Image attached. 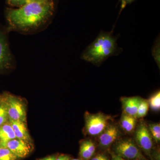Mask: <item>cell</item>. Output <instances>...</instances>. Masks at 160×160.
Returning a JSON list of instances; mask_svg holds the SVG:
<instances>
[{
	"instance_id": "obj_1",
	"label": "cell",
	"mask_w": 160,
	"mask_h": 160,
	"mask_svg": "<svg viewBox=\"0 0 160 160\" xmlns=\"http://www.w3.org/2000/svg\"><path fill=\"white\" fill-rule=\"evenodd\" d=\"M54 11L52 0H38L17 9L8 8L6 12L8 29L25 33L37 31L47 25Z\"/></svg>"
},
{
	"instance_id": "obj_2",
	"label": "cell",
	"mask_w": 160,
	"mask_h": 160,
	"mask_svg": "<svg viewBox=\"0 0 160 160\" xmlns=\"http://www.w3.org/2000/svg\"><path fill=\"white\" fill-rule=\"evenodd\" d=\"M117 39L112 32H101L83 52L82 58L95 65H101L108 58L119 53Z\"/></svg>"
},
{
	"instance_id": "obj_3",
	"label": "cell",
	"mask_w": 160,
	"mask_h": 160,
	"mask_svg": "<svg viewBox=\"0 0 160 160\" xmlns=\"http://www.w3.org/2000/svg\"><path fill=\"white\" fill-rule=\"evenodd\" d=\"M2 99L6 104L9 119L26 123V106L22 99L8 94Z\"/></svg>"
},
{
	"instance_id": "obj_4",
	"label": "cell",
	"mask_w": 160,
	"mask_h": 160,
	"mask_svg": "<svg viewBox=\"0 0 160 160\" xmlns=\"http://www.w3.org/2000/svg\"><path fill=\"white\" fill-rule=\"evenodd\" d=\"M110 117L103 113L92 114L86 112L85 115L86 129L89 135H100L109 126Z\"/></svg>"
},
{
	"instance_id": "obj_5",
	"label": "cell",
	"mask_w": 160,
	"mask_h": 160,
	"mask_svg": "<svg viewBox=\"0 0 160 160\" xmlns=\"http://www.w3.org/2000/svg\"><path fill=\"white\" fill-rule=\"evenodd\" d=\"M118 156L128 160L144 159V158L136 144L131 139L122 140L115 147Z\"/></svg>"
},
{
	"instance_id": "obj_6",
	"label": "cell",
	"mask_w": 160,
	"mask_h": 160,
	"mask_svg": "<svg viewBox=\"0 0 160 160\" xmlns=\"http://www.w3.org/2000/svg\"><path fill=\"white\" fill-rule=\"evenodd\" d=\"M13 58L6 32L0 28V72L11 68Z\"/></svg>"
},
{
	"instance_id": "obj_7",
	"label": "cell",
	"mask_w": 160,
	"mask_h": 160,
	"mask_svg": "<svg viewBox=\"0 0 160 160\" xmlns=\"http://www.w3.org/2000/svg\"><path fill=\"white\" fill-rule=\"evenodd\" d=\"M135 139L138 145L145 153L150 156L152 146V138L149 129L145 124H140L136 132Z\"/></svg>"
},
{
	"instance_id": "obj_8",
	"label": "cell",
	"mask_w": 160,
	"mask_h": 160,
	"mask_svg": "<svg viewBox=\"0 0 160 160\" xmlns=\"http://www.w3.org/2000/svg\"><path fill=\"white\" fill-rule=\"evenodd\" d=\"M5 147L9 149L18 159L26 158L31 151V143L18 138L9 141Z\"/></svg>"
},
{
	"instance_id": "obj_9",
	"label": "cell",
	"mask_w": 160,
	"mask_h": 160,
	"mask_svg": "<svg viewBox=\"0 0 160 160\" xmlns=\"http://www.w3.org/2000/svg\"><path fill=\"white\" fill-rule=\"evenodd\" d=\"M119 136V131L117 126L112 124L109 125L100 135L99 141L100 146L103 148H108L118 139Z\"/></svg>"
},
{
	"instance_id": "obj_10",
	"label": "cell",
	"mask_w": 160,
	"mask_h": 160,
	"mask_svg": "<svg viewBox=\"0 0 160 160\" xmlns=\"http://www.w3.org/2000/svg\"><path fill=\"white\" fill-rule=\"evenodd\" d=\"M16 138L31 143L32 139L27 129L26 122L9 119Z\"/></svg>"
},
{
	"instance_id": "obj_11",
	"label": "cell",
	"mask_w": 160,
	"mask_h": 160,
	"mask_svg": "<svg viewBox=\"0 0 160 160\" xmlns=\"http://www.w3.org/2000/svg\"><path fill=\"white\" fill-rule=\"evenodd\" d=\"M142 99L135 97L131 98H123L122 102L124 113L137 118L138 108Z\"/></svg>"
},
{
	"instance_id": "obj_12",
	"label": "cell",
	"mask_w": 160,
	"mask_h": 160,
	"mask_svg": "<svg viewBox=\"0 0 160 160\" xmlns=\"http://www.w3.org/2000/svg\"><path fill=\"white\" fill-rule=\"evenodd\" d=\"M15 138L14 131L8 121L0 127V146L5 147L6 143Z\"/></svg>"
},
{
	"instance_id": "obj_13",
	"label": "cell",
	"mask_w": 160,
	"mask_h": 160,
	"mask_svg": "<svg viewBox=\"0 0 160 160\" xmlns=\"http://www.w3.org/2000/svg\"><path fill=\"white\" fill-rule=\"evenodd\" d=\"M96 150L94 143L91 140H86L81 144L80 155L84 160H89L94 154Z\"/></svg>"
},
{
	"instance_id": "obj_14",
	"label": "cell",
	"mask_w": 160,
	"mask_h": 160,
	"mask_svg": "<svg viewBox=\"0 0 160 160\" xmlns=\"http://www.w3.org/2000/svg\"><path fill=\"white\" fill-rule=\"evenodd\" d=\"M136 125V118L123 113L121 119V126L124 131L130 133L134 130Z\"/></svg>"
},
{
	"instance_id": "obj_15",
	"label": "cell",
	"mask_w": 160,
	"mask_h": 160,
	"mask_svg": "<svg viewBox=\"0 0 160 160\" xmlns=\"http://www.w3.org/2000/svg\"><path fill=\"white\" fill-rule=\"evenodd\" d=\"M149 102L146 100H141L138 108L136 118L144 117L147 114L149 109Z\"/></svg>"
},
{
	"instance_id": "obj_16",
	"label": "cell",
	"mask_w": 160,
	"mask_h": 160,
	"mask_svg": "<svg viewBox=\"0 0 160 160\" xmlns=\"http://www.w3.org/2000/svg\"><path fill=\"white\" fill-rule=\"evenodd\" d=\"M18 159L8 148L0 146V160H17Z\"/></svg>"
},
{
	"instance_id": "obj_17",
	"label": "cell",
	"mask_w": 160,
	"mask_h": 160,
	"mask_svg": "<svg viewBox=\"0 0 160 160\" xmlns=\"http://www.w3.org/2000/svg\"><path fill=\"white\" fill-rule=\"evenodd\" d=\"M149 106L151 109L154 111H158L160 108V93L158 92L157 93L153 95L149 99Z\"/></svg>"
},
{
	"instance_id": "obj_18",
	"label": "cell",
	"mask_w": 160,
	"mask_h": 160,
	"mask_svg": "<svg viewBox=\"0 0 160 160\" xmlns=\"http://www.w3.org/2000/svg\"><path fill=\"white\" fill-rule=\"evenodd\" d=\"M9 121L6 104L3 99L0 103V127Z\"/></svg>"
},
{
	"instance_id": "obj_19",
	"label": "cell",
	"mask_w": 160,
	"mask_h": 160,
	"mask_svg": "<svg viewBox=\"0 0 160 160\" xmlns=\"http://www.w3.org/2000/svg\"><path fill=\"white\" fill-rule=\"evenodd\" d=\"M37 1L38 0H7L6 1L9 6L18 8L28 3Z\"/></svg>"
},
{
	"instance_id": "obj_20",
	"label": "cell",
	"mask_w": 160,
	"mask_h": 160,
	"mask_svg": "<svg viewBox=\"0 0 160 160\" xmlns=\"http://www.w3.org/2000/svg\"><path fill=\"white\" fill-rule=\"evenodd\" d=\"M159 39L156 40L154 46L152 48V55L156 62L159 66L160 65V41Z\"/></svg>"
},
{
	"instance_id": "obj_21",
	"label": "cell",
	"mask_w": 160,
	"mask_h": 160,
	"mask_svg": "<svg viewBox=\"0 0 160 160\" xmlns=\"http://www.w3.org/2000/svg\"><path fill=\"white\" fill-rule=\"evenodd\" d=\"M149 130L151 134L160 132V125L159 123L150 124L149 126Z\"/></svg>"
},
{
	"instance_id": "obj_22",
	"label": "cell",
	"mask_w": 160,
	"mask_h": 160,
	"mask_svg": "<svg viewBox=\"0 0 160 160\" xmlns=\"http://www.w3.org/2000/svg\"><path fill=\"white\" fill-rule=\"evenodd\" d=\"M135 1V0H120V2L121 3V11L124 9L127 5L131 4Z\"/></svg>"
},
{
	"instance_id": "obj_23",
	"label": "cell",
	"mask_w": 160,
	"mask_h": 160,
	"mask_svg": "<svg viewBox=\"0 0 160 160\" xmlns=\"http://www.w3.org/2000/svg\"><path fill=\"white\" fill-rule=\"evenodd\" d=\"M91 160H109L106 156L103 154H98L92 158Z\"/></svg>"
},
{
	"instance_id": "obj_24",
	"label": "cell",
	"mask_w": 160,
	"mask_h": 160,
	"mask_svg": "<svg viewBox=\"0 0 160 160\" xmlns=\"http://www.w3.org/2000/svg\"><path fill=\"white\" fill-rule=\"evenodd\" d=\"M56 160H71L69 156L65 154H61L56 157Z\"/></svg>"
},
{
	"instance_id": "obj_25",
	"label": "cell",
	"mask_w": 160,
	"mask_h": 160,
	"mask_svg": "<svg viewBox=\"0 0 160 160\" xmlns=\"http://www.w3.org/2000/svg\"><path fill=\"white\" fill-rule=\"evenodd\" d=\"M152 137L156 142H159L160 141V132L152 134Z\"/></svg>"
},
{
	"instance_id": "obj_26",
	"label": "cell",
	"mask_w": 160,
	"mask_h": 160,
	"mask_svg": "<svg viewBox=\"0 0 160 160\" xmlns=\"http://www.w3.org/2000/svg\"><path fill=\"white\" fill-rule=\"evenodd\" d=\"M112 160H128L125 159L123 158L120 157L119 156H115L114 158H113Z\"/></svg>"
},
{
	"instance_id": "obj_27",
	"label": "cell",
	"mask_w": 160,
	"mask_h": 160,
	"mask_svg": "<svg viewBox=\"0 0 160 160\" xmlns=\"http://www.w3.org/2000/svg\"><path fill=\"white\" fill-rule=\"evenodd\" d=\"M50 160H56V157L55 156H50Z\"/></svg>"
},
{
	"instance_id": "obj_28",
	"label": "cell",
	"mask_w": 160,
	"mask_h": 160,
	"mask_svg": "<svg viewBox=\"0 0 160 160\" xmlns=\"http://www.w3.org/2000/svg\"><path fill=\"white\" fill-rule=\"evenodd\" d=\"M40 160H50V156L41 159Z\"/></svg>"
},
{
	"instance_id": "obj_29",
	"label": "cell",
	"mask_w": 160,
	"mask_h": 160,
	"mask_svg": "<svg viewBox=\"0 0 160 160\" xmlns=\"http://www.w3.org/2000/svg\"><path fill=\"white\" fill-rule=\"evenodd\" d=\"M2 97L1 96H0V103H1V101H2Z\"/></svg>"
},
{
	"instance_id": "obj_30",
	"label": "cell",
	"mask_w": 160,
	"mask_h": 160,
	"mask_svg": "<svg viewBox=\"0 0 160 160\" xmlns=\"http://www.w3.org/2000/svg\"><path fill=\"white\" fill-rule=\"evenodd\" d=\"M6 1H7V0H6Z\"/></svg>"
}]
</instances>
